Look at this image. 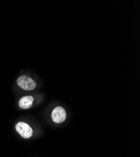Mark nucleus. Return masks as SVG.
<instances>
[{
  "label": "nucleus",
  "mask_w": 140,
  "mask_h": 157,
  "mask_svg": "<svg viewBox=\"0 0 140 157\" xmlns=\"http://www.w3.org/2000/svg\"><path fill=\"white\" fill-rule=\"evenodd\" d=\"M17 84L25 90H32L35 89L36 82L27 75H21L17 79Z\"/></svg>",
  "instance_id": "1"
},
{
  "label": "nucleus",
  "mask_w": 140,
  "mask_h": 157,
  "mask_svg": "<svg viewBox=\"0 0 140 157\" xmlns=\"http://www.w3.org/2000/svg\"><path fill=\"white\" fill-rule=\"evenodd\" d=\"M15 128L18 134L23 137V138L28 139L32 136L33 135V129L30 127V126L24 122H19L18 123L16 126Z\"/></svg>",
  "instance_id": "2"
},
{
  "label": "nucleus",
  "mask_w": 140,
  "mask_h": 157,
  "mask_svg": "<svg viewBox=\"0 0 140 157\" xmlns=\"http://www.w3.org/2000/svg\"><path fill=\"white\" fill-rule=\"evenodd\" d=\"M67 114L66 110L61 106L55 108L51 114V118L55 123H61L66 119Z\"/></svg>",
  "instance_id": "3"
},
{
  "label": "nucleus",
  "mask_w": 140,
  "mask_h": 157,
  "mask_svg": "<svg viewBox=\"0 0 140 157\" xmlns=\"http://www.w3.org/2000/svg\"><path fill=\"white\" fill-rule=\"evenodd\" d=\"M33 98L31 96H24L22 97L18 102L19 106L21 109H27L30 108L32 105H33Z\"/></svg>",
  "instance_id": "4"
}]
</instances>
